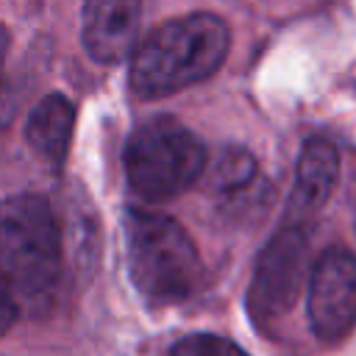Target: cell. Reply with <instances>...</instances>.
Wrapping results in <instances>:
<instances>
[{
	"label": "cell",
	"instance_id": "cell-6",
	"mask_svg": "<svg viewBox=\"0 0 356 356\" xmlns=\"http://www.w3.org/2000/svg\"><path fill=\"white\" fill-rule=\"evenodd\" d=\"M309 325L325 345L342 342L356 328V256L328 248L317 256L306 286Z\"/></svg>",
	"mask_w": 356,
	"mask_h": 356
},
{
	"label": "cell",
	"instance_id": "cell-10",
	"mask_svg": "<svg viewBox=\"0 0 356 356\" xmlns=\"http://www.w3.org/2000/svg\"><path fill=\"white\" fill-rule=\"evenodd\" d=\"M256 175V159L245 147H225L211 170V184L220 192H239Z\"/></svg>",
	"mask_w": 356,
	"mask_h": 356
},
{
	"label": "cell",
	"instance_id": "cell-2",
	"mask_svg": "<svg viewBox=\"0 0 356 356\" xmlns=\"http://www.w3.org/2000/svg\"><path fill=\"white\" fill-rule=\"evenodd\" d=\"M231 47L228 22L209 11L161 22L134 50L128 86L139 100L175 95L222 67Z\"/></svg>",
	"mask_w": 356,
	"mask_h": 356
},
{
	"label": "cell",
	"instance_id": "cell-1",
	"mask_svg": "<svg viewBox=\"0 0 356 356\" xmlns=\"http://www.w3.org/2000/svg\"><path fill=\"white\" fill-rule=\"evenodd\" d=\"M0 261L6 281L3 331L22 312H47L61 281V228L42 195H11L3 203Z\"/></svg>",
	"mask_w": 356,
	"mask_h": 356
},
{
	"label": "cell",
	"instance_id": "cell-8",
	"mask_svg": "<svg viewBox=\"0 0 356 356\" xmlns=\"http://www.w3.org/2000/svg\"><path fill=\"white\" fill-rule=\"evenodd\" d=\"M339 175V156L337 147L328 139H309L298 156L295 170V189H292V220L303 222L300 217H309L325 206V200L334 192Z\"/></svg>",
	"mask_w": 356,
	"mask_h": 356
},
{
	"label": "cell",
	"instance_id": "cell-4",
	"mask_svg": "<svg viewBox=\"0 0 356 356\" xmlns=\"http://www.w3.org/2000/svg\"><path fill=\"white\" fill-rule=\"evenodd\" d=\"M128 186L145 200H170L186 192L206 167L203 142L172 117L142 122L122 153Z\"/></svg>",
	"mask_w": 356,
	"mask_h": 356
},
{
	"label": "cell",
	"instance_id": "cell-3",
	"mask_svg": "<svg viewBox=\"0 0 356 356\" xmlns=\"http://www.w3.org/2000/svg\"><path fill=\"white\" fill-rule=\"evenodd\" d=\"M128 273L139 295L161 309L186 300L200 284V253L186 228L159 211L128 209L122 214Z\"/></svg>",
	"mask_w": 356,
	"mask_h": 356
},
{
	"label": "cell",
	"instance_id": "cell-9",
	"mask_svg": "<svg viewBox=\"0 0 356 356\" xmlns=\"http://www.w3.org/2000/svg\"><path fill=\"white\" fill-rule=\"evenodd\" d=\"M72 131H75V106L72 100H67L64 95H47L42 97L25 122V139L31 145V150L50 164L53 170H61L70 153V142H72Z\"/></svg>",
	"mask_w": 356,
	"mask_h": 356
},
{
	"label": "cell",
	"instance_id": "cell-5",
	"mask_svg": "<svg viewBox=\"0 0 356 356\" xmlns=\"http://www.w3.org/2000/svg\"><path fill=\"white\" fill-rule=\"evenodd\" d=\"M309 228L289 220L264 245L248 289V312L256 328L273 331L309 286Z\"/></svg>",
	"mask_w": 356,
	"mask_h": 356
},
{
	"label": "cell",
	"instance_id": "cell-7",
	"mask_svg": "<svg viewBox=\"0 0 356 356\" xmlns=\"http://www.w3.org/2000/svg\"><path fill=\"white\" fill-rule=\"evenodd\" d=\"M139 17H142L139 3L97 0L83 6V25H81L83 50L100 64H114L125 58L136 44Z\"/></svg>",
	"mask_w": 356,
	"mask_h": 356
},
{
	"label": "cell",
	"instance_id": "cell-11",
	"mask_svg": "<svg viewBox=\"0 0 356 356\" xmlns=\"http://www.w3.org/2000/svg\"><path fill=\"white\" fill-rule=\"evenodd\" d=\"M170 356H248L236 342L220 334H189L178 339Z\"/></svg>",
	"mask_w": 356,
	"mask_h": 356
}]
</instances>
